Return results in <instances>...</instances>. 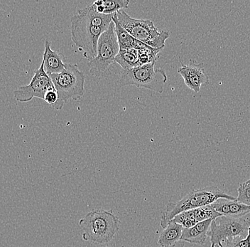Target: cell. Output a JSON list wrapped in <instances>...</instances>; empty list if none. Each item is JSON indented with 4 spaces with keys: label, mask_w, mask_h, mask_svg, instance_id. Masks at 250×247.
<instances>
[{
    "label": "cell",
    "mask_w": 250,
    "mask_h": 247,
    "mask_svg": "<svg viewBox=\"0 0 250 247\" xmlns=\"http://www.w3.org/2000/svg\"><path fill=\"white\" fill-rule=\"evenodd\" d=\"M113 16L98 13L93 3L72 17V41L89 62L96 57L98 40L108 29Z\"/></svg>",
    "instance_id": "obj_1"
},
{
    "label": "cell",
    "mask_w": 250,
    "mask_h": 247,
    "mask_svg": "<svg viewBox=\"0 0 250 247\" xmlns=\"http://www.w3.org/2000/svg\"><path fill=\"white\" fill-rule=\"evenodd\" d=\"M219 199L235 200L236 198L215 186L191 190L177 202H169L167 204L161 217V227L165 229L170 222L180 213L210 205Z\"/></svg>",
    "instance_id": "obj_2"
},
{
    "label": "cell",
    "mask_w": 250,
    "mask_h": 247,
    "mask_svg": "<svg viewBox=\"0 0 250 247\" xmlns=\"http://www.w3.org/2000/svg\"><path fill=\"white\" fill-rule=\"evenodd\" d=\"M79 226L84 231V240L105 244L116 236L120 229V221L112 212L96 209L81 219Z\"/></svg>",
    "instance_id": "obj_3"
},
{
    "label": "cell",
    "mask_w": 250,
    "mask_h": 247,
    "mask_svg": "<svg viewBox=\"0 0 250 247\" xmlns=\"http://www.w3.org/2000/svg\"><path fill=\"white\" fill-rule=\"evenodd\" d=\"M59 100L54 109L61 110L65 103L70 99L77 101L85 93V74L78 68L77 64H65L63 71L50 75Z\"/></svg>",
    "instance_id": "obj_4"
},
{
    "label": "cell",
    "mask_w": 250,
    "mask_h": 247,
    "mask_svg": "<svg viewBox=\"0 0 250 247\" xmlns=\"http://www.w3.org/2000/svg\"><path fill=\"white\" fill-rule=\"evenodd\" d=\"M116 15L120 24L134 39L152 48H164L166 41L169 37V32H159L150 20L132 18L122 10L117 12Z\"/></svg>",
    "instance_id": "obj_5"
},
{
    "label": "cell",
    "mask_w": 250,
    "mask_h": 247,
    "mask_svg": "<svg viewBox=\"0 0 250 247\" xmlns=\"http://www.w3.org/2000/svg\"><path fill=\"white\" fill-rule=\"evenodd\" d=\"M156 62L123 71L120 78V85L134 86L162 93L167 76L163 68H156Z\"/></svg>",
    "instance_id": "obj_6"
},
{
    "label": "cell",
    "mask_w": 250,
    "mask_h": 247,
    "mask_svg": "<svg viewBox=\"0 0 250 247\" xmlns=\"http://www.w3.org/2000/svg\"><path fill=\"white\" fill-rule=\"evenodd\" d=\"M250 227L249 219L233 218L221 216L211 223L208 237H210V247H223V244L231 239H245Z\"/></svg>",
    "instance_id": "obj_7"
},
{
    "label": "cell",
    "mask_w": 250,
    "mask_h": 247,
    "mask_svg": "<svg viewBox=\"0 0 250 247\" xmlns=\"http://www.w3.org/2000/svg\"><path fill=\"white\" fill-rule=\"evenodd\" d=\"M120 51L118 42L115 30V23L112 22L106 32L103 33L98 40L96 57L89 62L90 71L93 75L100 76L107 71Z\"/></svg>",
    "instance_id": "obj_8"
},
{
    "label": "cell",
    "mask_w": 250,
    "mask_h": 247,
    "mask_svg": "<svg viewBox=\"0 0 250 247\" xmlns=\"http://www.w3.org/2000/svg\"><path fill=\"white\" fill-rule=\"evenodd\" d=\"M55 87L51 78L44 71L43 64L42 62L39 68L34 73L30 84L19 87L14 91V97L17 101L21 103L29 102L34 98L43 100L45 93Z\"/></svg>",
    "instance_id": "obj_9"
},
{
    "label": "cell",
    "mask_w": 250,
    "mask_h": 247,
    "mask_svg": "<svg viewBox=\"0 0 250 247\" xmlns=\"http://www.w3.org/2000/svg\"><path fill=\"white\" fill-rule=\"evenodd\" d=\"M181 67L178 73L182 76L187 87L195 93L201 91V87L209 83V77L205 71L204 64H184L181 62Z\"/></svg>",
    "instance_id": "obj_10"
},
{
    "label": "cell",
    "mask_w": 250,
    "mask_h": 247,
    "mask_svg": "<svg viewBox=\"0 0 250 247\" xmlns=\"http://www.w3.org/2000/svg\"><path fill=\"white\" fill-rule=\"evenodd\" d=\"M44 53L43 54V68L48 76L61 73L63 71L65 64L62 54L51 49V44L48 41L45 42Z\"/></svg>",
    "instance_id": "obj_11"
},
{
    "label": "cell",
    "mask_w": 250,
    "mask_h": 247,
    "mask_svg": "<svg viewBox=\"0 0 250 247\" xmlns=\"http://www.w3.org/2000/svg\"><path fill=\"white\" fill-rule=\"evenodd\" d=\"M112 21L115 23V30L116 34L120 49L140 50L147 46V45L136 40L126 29L122 26L117 20L116 13L114 14Z\"/></svg>",
    "instance_id": "obj_12"
},
{
    "label": "cell",
    "mask_w": 250,
    "mask_h": 247,
    "mask_svg": "<svg viewBox=\"0 0 250 247\" xmlns=\"http://www.w3.org/2000/svg\"><path fill=\"white\" fill-rule=\"evenodd\" d=\"M184 227L179 224L170 222L160 234L157 243L161 247H174L181 240Z\"/></svg>",
    "instance_id": "obj_13"
},
{
    "label": "cell",
    "mask_w": 250,
    "mask_h": 247,
    "mask_svg": "<svg viewBox=\"0 0 250 247\" xmlns=\"http://www.w3.org/2000/svg\"><path fill=\"white\" fill-rule=\"evenodd\" d=\"M97 12L102 15H110L117 13L123 9L129 7L128 0H98L93 2Z\"/></svg>",
    "instance_id": "obj_14"
},
{
    "label": "cell",
    "mask_w": 250,
    "mask_h": 247,
    "mask_svg": "<svg viewBox=\"0 0 250 247\" xmlns=\"http://www.w3.org/2000/svg\"><path fill=\"white\" fill-rule=\"evenodd\" d=\"M115 62L123 68V71H128L140 67L138 51L136 49H120L118 54L115 57Z\"/></svg>",
    "instance_id": "obj_15"
},
{
    "label": "cell",
    "mask_w": 250,
    "mask_h": 247,
    "mask_svg": "<svg viewBox=\"0 0 250 247\" xmlns=\"http://www.w3.org/2000/svg\"><path fill=\"white\" fill-rule=\"evenodd\" d=\"M207 235L201 234L195 226L188 229L184 228L181 240L197 245H203L206 242Z\"/></svg>",
    "instance_id": "obj_16"
},
{
    "label": "cell",
    "mask_w": 250,
    "mask_h": 247,
    "mask_svg": "<svg viewBox=\"0 0 250 247\" xmlns=\"http://www.w3.org/2000/svg\"><path fill=\"white\" fill-rule=\"evenodd\" d=\"M163 50V48H154L147 46L141 48L138 51L139 62L140 66L151 64L156 62L157 54Z\"/></svg>",
    "instance_id": "obj_17"
},
{
    "label": "cell",
    "mask_w": 250,
    "mask_h": 247,
    "mask_svg": "<svg viewBox=\"0 0 250 247\" xmlns=\"http://www.w3.org/2000/svg\"><path fill=\"white\" fill-rule=\"evenodd\" d=\"M193 210L195 221L197 223L207 220H215V219L222 216L212 207L211 204L210 205L205 206V207L193 209Z\"/></svg>",
    "instance_id": "obj_18"
},
{
    "label": "cell",
    "mask_w": 250,
    "mask_h": 247,
    "mask_svg": "<svg viewBox=\"0 0 250 247\" xmlns=\"http://www.w3.org/2000/svg\"><path fill=\"white\" fill-rule=\"evenodd\" d=\"M171 221L179 224L186 229L193 227L198 224L195 221L193 210L187 211V212L180 213L179 215H176Z\"/></svg>",
    "instance_id": "obj_19"
},
{
    "label": "cell",
    "mask_w": 250,
    "mask_h": 247,
    "mask_svg": "<svg viewBox=\"0 0 250 247\" xmlns=\"http://www.w3.org/2000/svg\"><path fill=\"white\" fill-rule=\"evenodd\" d=\"M229 217L241 218L250 213V207L239 202L237 200H229Z\"/></svg>",
    "instance_id": "obj_20"
},
{
    "label": "cell",
    "mask_w": 250,
    "mask_h": 247,
    "mask_svg": "<svg viewBox=\"0 0 250 247\" xmlns=\"http://www.w3.org/2000/svg\"><path fill=\"white\" fill-rule=\"evenodd\" d=\"M238 196L236 200L242 204L250 207V181L248 180L240 184L237 189Z\"/></svg>",
    "instance_id": "obj_21"
},
{
    "label": "cell",
    "mask_w": 250,
    "mask_h": 247,
    "mask_svg": "<svg viewBox=\"0 0 250 247\" xmlns=\"http://www.w3.org/2000/svg\"><path fill=\"white\" fill-rule=\"evenodd\" d=\"M43 100L47 104L51 105L53 107H55L56 105L58 104L59 100V93L56 89H50L45 93Z\"/></svg>",
    "instance_id": "obj_22"
},
{
    "label": "cell",
    "mask_w": 250,
    "mask_h": 247,
    "mask_svg": "<svg viewBox=\"0 0 250 247\" xmlns=\"http://www.w3.org/2000/svg\"><path fill=\"white\" fill-rule=\"evenodd\" d=\"M212 220H205V221L198 223L195 226L201 234L208 236V232L209 229H210Z\"/></svg>",
    "instance_id": "obj_23"
},
{
    "label": "cell",
    "mask_w": 250,
    "mask_h": 247,
    "mask_svg": "<svg viewBox=\"0 0 250 247\" xmlns=\"http://www.w3.org/2000/svg\"><path fill=\"white\" fill-rule=\"evenodd\" d=\"M241 238H237L228 240L226 243L223 244V247H240L239 246V241Z\"/></svg>",
    "instance_id": "obj_24"
},
{
    "label": "cell",
    "mask_w": 250,
    "mask_h": 247,
    "mask_svg": "<svg viewBox=\"0 0 250 247\" xmlns=\"http://www.w3.org/2000/svg\"><path fill=\"white\" fill-rule=\"evenodd\" d=\"M249 181H250V179L249 180Z\"/></svg>",
    "instance_id": "obj_25"
}]
</instances>
